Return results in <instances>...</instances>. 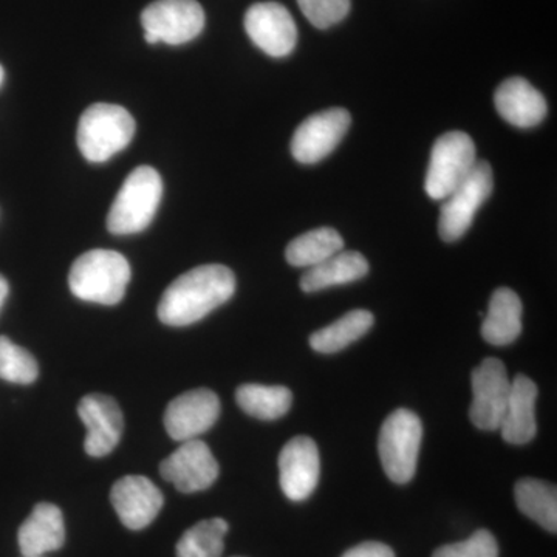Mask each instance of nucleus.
I'll use <instances>...</instances> for the list:
<instances>
[{
	"mask_svg": "<svg viewBox=\"0 0 557 557\" xmlns=\"http://www.w3.org/2000/svg\"><path fill=\"white\" fill-rule=\"evenodd\" d=\"M375 318L369 310H351L338 321L318 330L310 336V346L318 354H336L355 341L361 339L372 329Z\"/></svg>",
	"mask_w": 557,
	"mask_h": 557,
	"instance_id": "obj_23",
	"label": "nucleus"
},
{
	"mask_svg": "<svg viewBox=\"0 0 557 557\" xmlns=\"http://www.w3.org/2000/svg\"><path fill=\"white\" fill-rule=\"evenodd\" d=\"M134 135L135 120L126 109L100 102L81 115L76 141L84 159L104 163L126 149Z\"/></svg>",
	"mask_w": 557,
	"mask_h": 557,
	"instance_id": "obj_4",
	"label": "nucleus"
},
{
	"mask_svg": "<svg viewBox=\"0 0 557 557\" xmlns=\"http://www.w3.org/2000/svg\"><path fill=\"white\" fill-rule=\"evenodd\" d=\"M24 557H42V556H24Z\"/></svg>",
	"mask_w": 557,
	"mask_h": 557,
	"instance_id": "obj_33",
	"label": "nucleus"
},
{
	"mask_svg": "<svg viewBox=\"0 0 557 557\" xmlns=\"http://www.w3.org/2000/svg\"><path fill=\"white\" fill-rule=\"evenodd\" d=\"M321 460L317 443L310 437L289 440L278 456V482L285 496L293 502L309 498L317 490Z\"/></svg>",
	"mask_w": 557,
	"mask_h": 557,
	"instance_id": "obj_14",
	"label": "nucleus"
},
{
	"mask_svg": "<svg viewBox=\"0 0 557 557\" xmlns=\"http://www.w3.org/2000/svg\"><path fill=\"white\" fill-rule=\"evenodd\" d=\"M148 44L182 46L203 32L205 11L197 0H156L141 13Z\"/></svg>",
	"mask_w": 557,
	"mask_h": 557,
	"instance_id": "obj_8",
	"label": "nucleus"
},
{
	"mask_svg": "<svg viewBox=\"0 0 557 557\" xmlns=\"http://www.w3.org/2000/svg\"><path fill=\"white\" fill-rule=\"evenodd\" d=\"M475 145L465 132H446L435 141L424 190L432 200H445L478 163Z\"/></svg>",
	"mask_w": 557,
	"mask_h": 557,
	"instance_id": "obj_6",
	"label": "nucleus"
},
{
	"mask_svg": "<svg viewBox=\"0 0 557 557\" xmlns=\"http://www.w3.org/2000/svg\"><path fill=\"white\" fill-rule=\"evenodd\" d=\"M39 366L30 351L0 336V380L13 384H32L38 380Z\"/></svg>",
	"mask_w": 557,
	"mask_h": 557,
	"instance_id": "obj_27",
	"label": "nucleus"
},
{
	"mask_svg": "<svg viewBox=\"0 0 557 557\" xmlns=\"http://www.w3.org/2000/svg\"><path fill=\"white\" fill-rule=\"evenodd\" d=\"M522 300L509 288H498L491 296L483 319L482 336L491 346L505 347L515 343L522 333Z\"/></svg>",
	"mask_w": 557,
	"mask_h": 557,
	"instance_id": "obj_20",
	"label": "nucleus"
},
{
	"mask_svg": "<svg viewBox=\"0 0 557 557\" xmlns=\"http://www.w3.org/2000/svg\"><path fill=\"white\" fill-rule=\"evenodd\" d=\"M228 530L226 520H201L183 534L175 553L177 557H222Z\"/></svg>",
	"mask_w": 557,
	"mask_h": 557,
	"instance_id": "obj_26",
	"label": "nucleus"
},
{
	"mask_svg": "<svg viewBox=\"0 0 557 557\" xmlns=\"http://www.w3.org/2000/svg\"><path fill=\"white\" fill-rule=\"evenodd\" d=\"M351 124L346 109H329L302 121L292 139V153L296 161L314 164L330 156L343 141Z\"/></svg>",
	"mask_w": 557,
	"mask_h": 557,
	"instance_id": "obj_10",
	"label": "nucleus"
},
{
	"mask_svg": "<svg viewBox=\"0 0 557 557\" xmlns=\"http://www.w3.org/2000/svg\"><path fill=\"white\" fill-rule=\"evenodd\" d=\"M160 474L180 493H199L214 485L219 478V463L207 443L199 438L188 440L161 461Z\"/></svg>",
	"mask_w": 557,
	"mask_h": 557,
	"instance_id": "obj_11",
	"label": "nucleus"
},
{
	"mask_svg": "<svg viewBox=\"0 0 557 557\" xmlns=\"http://www.w3.org/2000/svg\"><path fill=\"white\" fill-rule=\"evenodd\" d=\"M493 168L478 161L467 178L449 194L440 211L438 233L445 242L461 239L474 222L480 207L493 193Z\"/></svg>",
	"mask_w": 557,
	"mask_h": 557,
	"instance_id": "obj_7",
	"label": "nucleus"
},
{
	"mask_svg": "<svg viewBox=\"0 0 557 557\" xmlns=\"http://www.w3.org/2000/svg\"><path fill=\"white\" fill-rule=\"evenodd\" d=\"M537 386L525 375L511 381L507 408L502 418V437L509 445H527L537 434L536 401Z\"/></svg>",
	"mask_w": 557,
	"mask_h": 557,
	"instance_id": "obj_17",
	"label": "nucleus"
},
{
	"mask_svg": "<svg viewBox=\"0 0 557 557\" xmlns=\"http://www.w3.org/2000/svg\"><path fill=\"white\" fill-rule=\"evenodd\" d=\"M432 557H498V544L493 533L479 530L467 541L435 549Z\"/></svg>",
	"mask_w": 557,
	"mask_h": 557,
	"instance_id": "obj_29",
	"label": "nucleus"
},
{
	"mask_svg": "<svg viewBox=\"0 0 557 557\" xmlns=\"http://www.w3.org/2000/svg\"><path fill=\"white\" fill-rule=\"evenodd\" d=\"M131 281L127 259L112 249H91L79 256L69 274L73 295L86 302L116 306Z\"/></svg>",
	"mask_w": 557,
	"mask_h": 557,
	"instance_id": "obj_2",
	"label": "nucleus"
},
{
	"mask_svg": "<svg viewBox=\"0 0 557 557\" xmlns=\"http://www.w3.org/2000/svg\"><path fill=\"white\" fill-rule=\"evenodd\" d=\"M298 5L319 30L339 24L350 11V0H298Z\"/></svg>",
	"mask_w": 557,
	"mask_h": 557,
	"instance_id": "obj_28",
	"label": "nucleus"
},
{
	"mask_svg": "<svg viewBox=\"0 0 557 557\" xmlns=\"http://www.w3.org/2000/svg\"><path fill=\"white\" fill-rule=\"evenodd\" d=\"M494 104L502 119L520 129L537 126L548 112L544 95L519 76L509 78L498 86L494 95Z\"/></svg>",
	"mask_w": 557,
	"mask_h": 557,
	"instance_id": "obj_18",
	"label": "nucleus"
},
{
	"mask_svg": "<svg viewBox=\"0 0 557 557\" xmlns=\"http://www.w3.org/2000/svg\"><path fill=\"white\" fill-rule=\"evenodd\" d=\"M236 292V276L225 265H201L175 278L161 296L159 318L171 327L196 324L228 302Z\"/></svg>",
	"mask_w": 557,
	"mask_h": 557,
	"instance_id": "obj_1",
	"label": "nucleus"
},
{
	"mask_svg": "<svg viewBox=\"0 0 557 557\" xmlns=\"http://www.w3.org/2000/svg\"><path fill=\"white\" fill-rule=\"evenodd\" d=\"M163 197V180L149 166H139L124 180L108 215V230L131 236L148 228Z\"/></svg>",
	"mask_w": 557,
	"mask_h": 557,
	"instance_id": "obj_3",
	"label": "nucleus"
},
{
	"mask_svg": "<svg viewBox=\"0 0 557 557\" xmlns=\"http://www.w3.org/2000/svg\"><path fill=\"white\" fill-rule=\"evenodd\" d=\"M78 413L87 428L86 453L90 457L109 456L123 435L124 418L119 403L109 395H86L79 401Z\"/></svg>",
	"mask_w": 557,
	"mask_h": 557,
	"instance_id": "obj_15",
	"label": "nucleus"
},
{
	"mask_svg": "<svg viewBox=\"0 0 557 557\" xmlns=\"http://www.w3.org/2000/svg\"><path fill=\"white\" fill-rule=\"evenodd\" d=\"M220 416V399L209 388H196L172 399L164 412V428L175 442H188L214 426Z\"/></svg>",
	"mask_w": 557,
	"mask_h": 557,
	"instance_id": "obj_13",
	"label": "nucleus"
},
{
	"mask_svg": "<svg viewBox=\"0 0 557 557\" xmlns=\"http://www.w3.org/2000/svg\"><path fill=\"white\" fill-rule=\"evenodd\" d=\"M343 557H395V553L381 542H362L344 553Z\"/></svg>",
	"mask_w": 557,
	"mask_h": 557,
	"instance_id": "obj_30",
	"label": "nucleus"
},
{
	"mask_svg": "<svg viewBox=\"0 0 557 557\" xmlns=\"http://www.w3.org/2000/svg\"><path fill=\"white\" fill-rule=\"evenodd\" d=\"M423 440L420 417L409 409H397L381 426L379 453L388 479L405 485L417 472L418 453Z\"/></svg>",
	"mask_w": 557,
	"mask_h": 557,
	"instance_id": "obj_5",
	"label": "nucleus"
},
{
	"mask_svg": "<svg viewBox=\"0 0 557 557\" xmlns=\"http://www.w3.org/2000/svg\"><path fill=\"white\" fill-rule=\"evenodd\" d=\"M3 79H5V70L0 65V86H2Z\"/></svg>",
	"mask_w": 557,
	"mask_h": 557,
	"instance_id": "obj_32",
	"label": "nucleus"
},
{
	"mask_svg": "<svg viewBox=\"0 0 557 557\" xmlns=\"http://www.w3.org/2000/svg\"><path fill=\"white\" fill-rule=\"evenodd\" d=\"M236 401L248 416L258 420H278L288 413L293 405V394L288 387L244 384L237 388Z\"/></svg>",
	"mask_w": 557,
	"mask_h": 557,
	"instance_id": "obj_25",
	"label": "nucleus"
},
{
	"mask_svg": "<svg viewBox=\"0 0 557 557\" xmlns=\"http://www.w3.org/2000/svg\"><path fill=\"white\" fill-rule=\"evenodd\" d=\"M369 262L361 252L339 251L317 267H311L300 277V289L306 293L351 284L368 276Z\"/></svg>",
	"mask_w": 557,
	"mask_h": 557,
	"instance_id": "obj_21",
	"label": "nucleus"
},
{
	"mask_svg": "<svg viewBox=\"0 0 557 557\" xmlns=\"http://www.w3.org/2000/svg\"><path fill=\"white\" fill-rule=\"evenodd\" d=\"M10 285L9 281L0 274V310H2L3 304L9 298Z\"/></svg>",
	"mask_w": 557,
	"mask_h": 557,
	"instance_id": "obj_31",
	"label": "nucleus"
},
{
	"mask_svg": "<svg viewBox=\"0 0 557 557\" xmlns=\"http://www.w3.org/2000/svg\"><path fill=\"white\" fill-rule=\"evenodd\" d=\"M22 556H42L57 552L65 542L64 518L53 504H39L28 519L22 523L20 534Z\"/></svg>",
	"mask_w": 557,
	"mask_h": 557,
	"instance_id": "obj_19",
	"label": "nucleus"
},
{
	"mask_svg": "<svg viewBox=\"0 0 557 557\" xmlns=\"http://www.w3.org/2000/svg\"><path fill=\"white\" fill-rule=\"evenodd\" d=\"M344 240L338 231L333 228H318L300 234L289 242L285 258L289 265L299 269H311L324 262L336 252L343 251Z\"/></svg>",
	"mask_w": 557,
	"mask_h": 557,
	"instance_id": "obj_24",
	"label": "nucleus"
},
{
	"mask_svg": "<svg viewBox=\"0 0 557 557\" xmlns=\"http://www.w3.org/2000/svg\"><path fill=\"white\" fill-rule=\"evenodd\" d=\"M245 30L271 58H285L298 44V28L289 11L276 2H260L245 14Z\"/></svg>",
	"mask_w": 557,
	"mask_h": 557,
	"instance_id": "obj_12",
	"label": "nucleus"
},
{
	"mask_svg": "<svg viewBox=\"0 0 557 557\" xmlns=\"http://www.w3.org/2000/svg\"><path fill=\"white\" fill-rule=\"evenodd\" d=\"M511 381L507 368L497 358L483 359L472 372V405L469 418L482 431H497L507 408Z\"/></svg>",
	"mask_w": 557,
	"mask_h": 557,
	"instance_id": "obj_9",
	"label": "nucleus"
},
{
	"mask_svg": "<svg viewBox=\"0 0 557 557\" xmlns=\"http://www.w3.org/2000/svg\"><path fill=\"white\" fill-rule=\"evenodd\" d=\"M110 500L123 525L134 531L149 527L164 504L159 487L143 475L120 479L110 491Z\"/></svg>",
	"mask_w": 557,
	"mask_h": 557,
	"instance_id": "obj_16",
	"label": "nucleus"
},
{
	"mask_svg": "<svg viewBox=\"0 0 557 557\" xmlns=\"http://www.w3.org/2000/svg\"><path fill=\"white\" fill-rule=\"evenodd\" d=\"M516 504L520 511L555 534L557 531V491L552 483L537 479H522L516 483Z\"/></svg>",
	"mask_w": 557,
	"mask_h": 557,
	"instance_id": "obj_22",
	"label": "nucleus"
}]
</instances>
